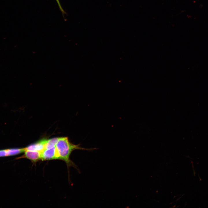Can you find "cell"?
<instances>
[{"label":"cell","instance_id":"cell-1","mask_svg":"<svg viewBox=\"0 0 208 208\" xmlns=\"http://www.w3.org/2000/svg\"><path fill=\"white\" fill-rule=\"evenodd\" d=\"M55 147L56 148L58 159L64 161L68 166H73L75 164L70 160V156L72 152L76 149L90 150L96 148H85L80 146L79 144L76 145L70 143L67 137L59 138Z\"/></svg>","mask_w":208,"mask_h":208},{"label":"cell","instance_id":"cell-2","mask_svg":"<svg viewBox=\"0 0 208 208\" xmlns=\"http://www.w3.org/2000/svg\"><path fill=\"white\" fill-rule=\"evenodd\" d=\"M58 159L55 146L51 148L44 149L41 152V160H42Z\"/></svg>","mask_w":208,"mask_h":208},{"label":"cell","instance_id":"cell-3","mask_svg":"<svg viewBox=\"0 0 208 208\" xmlns=\"http://www.w3.org/2000/svg\"><path fill=\"white\" fill-rule=\"evenodd\" d=\"M24 154L17 159L27 158L32 162L35 163L40 159L41 160V152L27 151L24 152Z\"/></svg>","mask_w":208,"mask_h":208},{"label":"cell","instance_id":"cell-4","mask_svg":"<svg viewBox=\"0 0 208 208\" xmlns=\"http://www.w3.org/2000/svg\"><path fill=\"white\" fill-rule=\"evenodd\" d=\"M46 139H43L24 148L25 151H27L42 152L45 149Z\"/></svg>","mask_w":208,"mask_h":208},{"label":"cell","instance_id":"cell-5","mask_svg":"<svg viewBox=\"0 0 208 208\" xmlns=\"http://www.w3.org/2000/svg\"><path fill=\"white\" fill-rule=\"evenodd\" d=\"M7 156L16 155L25 152V148H13L6 149Z\"/></svg>","mask_w":208,"mask_h":208},{"label":"cell","instance_id":"cell-6","mask_svg":"<svg viewBox=\"0 0 208 208\" xmlns=\"http://www.w3.org/2000/svg\"><path fill=\"white\" fill-rule=\"evenodd\" d=\"M59 138H55L47 140L45 144V149H49L55 146Z\"/></svg>","mask_w":208,"mask_h":208},{"label":"cell","instance_id":"cell-7","mask_svg":"<svg viewBox=\"0 0 208 208\" xmlns=\"http://www.w3.org/2000/svg\"><path fill=\"white\" fill-rule=\"evenodd\" d=\"M7 156L6 149L0 150V157Z\"/></svg>","mask_w":208,"mask_h":208},{"label":"cell","instance_id":"cell-8","mask_svg":"<svg viewBox=\"0 0 208 208\" xmlns=\"http://www.w3.org/2000/svg\"><path fill=\"white\" fill-rule=\"evenodd\" d=\"M56 1L61 11V12H62V13L63 14V15L64 14H65V12H64V10H63V8H62L61 5V4H60V3L59 0H56Z\"/></svg>","mask_w":208,"mask_h":208}]
</instances>
